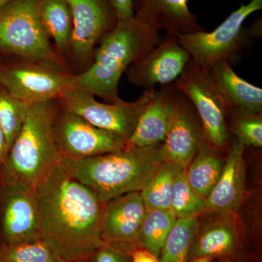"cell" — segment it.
<instances>
[{"label": "cell", "instance_id": "6da1fadb", "mask_svg": "<svg viewBox=\"0 0 262 262\" xmlns=\"http://www.w3.org/2000/svg\"><path fill=\"white\" fill-rule=\"evenodd\" d=\"M40 239L64 262H83L106 244L101 233L104 203L61 163L35 189Z\"/></svg>", "mask_w": 262, "mask_h": 262}, {"label": "cell", "instance_id": "7a4b0ae2", "mask_svg": "<svg viewBox=\"0 0 262 262\" xmlns=\"http://www.w3.org/2000/svg\"><path fill=\"white\" fill-rule=\"evenodd\" d=\"M160 41L159 32L135 17L118 20L100 40L92 63L82 72L72 74V88L84 90L108 103L120 101L119 83L122 76Z\"/></svg>", "mask_w": 262, "mask_h": 262}, {"label": "cell", "instance_id": "3957f363", "mask_svg": "<svg viewBox=\"0 0 262 262\" xmlns=\"http://www.w3.org/2000/svg\"><path fill=\"white\" fill-rule=\"evenodd\" d=\"M160 145H128L82 159L62 158L60 163L76 180L105 203L127 193L141 192L165 162Z\"/></svg>", "mask_w": 262, "mask_h": 262}, {"label": "cell", "instance_id": "277c9868", "mask_svg": "<svg viewBox=\"0 0 262 262\" xmlns=\"http://www.w3.org/2000/svg\"><path fill=\"white\" fill-rule=\"evenodd\" d=\"M57 100L30 104L27 119L8 152L0 182L35 189L61 162L53 130Z\"/></svg>", "mask_w": 262, "mask_h": 262}, {"label": "cell", "instance_id": "5b68a950", "mask_svg": "<svg viewBox=\"0 0 262 262\" xmlns=\"http://www.w3.org/2000/svg\"><path fill=\"white\" fill-rule=\"evenodd\" d=\"M39 0H10L0 10V56L67 70L43 27Z\"/></svg>", "mask_w": 262, "mask_h": 262}, {"label": "cell", "instance_id": "8992f818", "mask_svg": "<svg viewBox=\"0 0 262 262\" xmlns=\"http://www.w3.org/2000/svg\"><path fill=\"white\" fill-rule=\"evenodd\" d=\"M173 85L192 102L206 140L214 148L225 147L229 141L227 117L233 110L215 85L208 69L190 59Z\"/></svg>", "mask_w": 262, "mask_h": 262}, {"label": "cell", "instance_id": "52a82bcc", "mask_svg": "<svg viewBox=\"0 0 262 262\" xmlns=\"http://www.w3.org/2000/svg\"><path fill=\"white\" fill-rule=\"evenodd\" d=\"M261 8L262 0H251L247 5H241L211 32L204 31L175 37L196 64L206 69L220 61L230 64L248 41L249 33L244 27L245 20Z\"/></svg>", "mask_w": 262, "mask_h": 262}, {"label": "cell", "instance_id": "ba28073f", "mask_svg": "<svg viewBox=\"0 0 262 262\" xmlns=\"http://www.w3.org/2000/svg\"><path fill=\"white\" fill-rule=\"evenodd\" d=\"M155 90H145L144 94L133 102L120 100L115 103H104L99 102L94 94L88 91L70 88L57 101L62 110L79 115L95 126L116 134L127 141Z\"/></svg>", "mask_w": 262, "mask_h": 262}, {"label": "cell", "instance_id": "9c48e42d", "mask_svg": "<svg viewBox=\"0 0 262 262\" xmlns=\"http://www.w3.org/2000/svg\"><path fill=\"white\" fill-rule=\"evenodd\" d=\"M72 74L43 63L0 59V84L28 104L57 100L72 88Z\"/></svg>", "mask_w": 262, "mask_h": 262}, {"label": "cell", "instance_id": "30bf717a", "mask_svg": "<svg viewBox=\"0 0 262 262\" xmlns=\"http://www.w3.org/2000/svg\"><path fill=\"white\" fill-rule=\"evenodd\" d=\"M61 158L82 159L116 151L127 145L122 136L95 126L59 107L53 125Z\"/></svg>", "mask_w": 262, "mask_h": 262}, {"label": "cell", "instance_id": "8fae6325", "mask_svg": "<svg viewBox=\"0 0 262 262\" xmlns=\"http://www.w3.org/2000/svg\"><path fill=\"white\" fill-rule=\"evenodd\" d=\"M65 1L70 5L73 18L69 59L85 70L92 63L96 46L116 26L118 18L106 0Z\"/></svg>", "mask_w": 262, "mask_h": 262}, {"label": "cell", "instance_id": "7c38bea8", "mask_svg": "<svg viewBox=\"0 0 262 262\" xmlns=\"http://www.w3.org/2000/svg\"><path fill=\"white\" fill-rule=\"evenodd\" d=\"M40 239L35 190L0 182V247Z\"/></svg>", "mask_w": 262, "mask_h": 262}, {"label": "cell", "instance_id": "4fadbf2b", "mask_svg": "<svg viewBox=\"0 0 262 262\" xmlns=\"http://www.w3.org/2000/svg\"><path fill=\"white\" fill-rule=\"evenodd\" d=\"M167 34L165 39L127 69L125 74L129 82L149 90L156 84L173 83L182 75L191 57L175 35Z\"/></svg>", "mask_w": 262, "mask_h": 262}, {"label": "cell", "instance_id": "5bb4252c", "mask_svg": "<svg viewBox=\"0 0 262 262\" xmlns=\"http://www.w3.org/2000/svg\"><path fill=\"white\" fill-rule=\"evenodd\" d=\"M198 117L190 100L177 89L173 120L165 140L160 145V153L165 162L186 169L194 159L206 139Z\"/></svg>", "mask_w": 262, "mask_h": 262}, {"label": "cell", "instance_id": "9a60e30c", "mask_svg": "<svg viewBox=\"0 0 262 262\" xmlns=\"http://www.w3.org/2000/svg\"><path fill=\"white\" fill-rule=\"evenodd\" d=\"M177 89L173 83L155 90L151 99L138 119L128 145L146 147L161 144L165 140L173 120Z\"/></svg>", "mask_w": 262, "mask_h": 262}, {"label": "cell", "instance_id": "2e32d148", "mask_svg": "<svg viewBox=\"0 0 262 262\" xmlns=\"http://www.w3.org/2000/svg\"><path fill=\"white\" fill-rule=\"evenodd\" d=\"M146 213L140 192L127 193L104 203L101 233L107 244H134Z\"/></svg>", "mask_w": 262, "mask_h": 262}, {"label": "cell", "instance_id": "e0dca14e", "mask_svg": "<svg viewBox=\"0 0 262 262\" xmlns=\"http://www.w3.org/2000/svg\"><path fill=\"white\" fill-rule=\"evenodd\" d=\"M189 0H133L134 17L151 29L168 34L204 32L196 15L188 8Z\"/></svg>", "mask_w": 262, "mask_h": 262}, {"label": "cell", "instance_id": "ac0fdd59", "mask_svg": "<svg viewBox=\"0 0 262 262\" xmlns=\"http://www.w3.org/2000/svg\"><path fill=\"white\" fill-rule=\"evenodd\" d=\"M244 144L234 137L220 178L206 199L207 210L226 214L236 211L245 193Z\"/></svg>", "mask_w": 262, "mask_h": 262}, {"label": "cell", "instance_id": "d6986e66", "mask_svg": "<svg viewBox=\"0 0 262 262\" xmlns=\"http://www.w3.org/2000/svg\"><path fill=\"white\" fill-rule=\"evenodd\" d=\"M208 70L232 110L241 108L262 113L261 89L239 77L227 62H218Z\"/></svg>", "mask_w": 262, "mask_h": 262}, {"label": "cell", "instance_id": "ffe728a7", "mask_svg": "<svg viewBox=\"0 0 262 262\" xmlns=\"http://www.w3.org/2000/svg\"><path fill=\"white\" fill-rule=\"evenodd\" d=\"M38 12L50 39L55 42L58 54L66 62L70 58L73 33V18L65 0H39Z\"/></svg>", "mask_w": 262, "mask_h": 262}, {"label": "cell", "instance_id": "44dd1931", "mask_svg": "<svg viewBox=\"0 0 262 262\" xmlns=\"http://www.w3.org/2000/svg\"><path fill=\"white\" fill-rule=\"evenodd\" d=\"M214 149L205 139L194 159L185 169L189 186L206 200L218 182L225 165Z\"/></svg>", "mask_w": 262, "mask_h": 262}, {"label": "cell", "instance_id": "7402d4cb", "mask_svg": "<svg viewBox=\"0 0 262 262\" xmlns=\"http://www.w3.org/2000/svg\"><path fill=\"white\" fill-rule=\"evenodd\" d=\"M237 237L233 225L227 221L215 222L196 234L189 253V260L211 256H228L235 251Z\"/></svg>", "mask_w": 262, "mask_h": 262}, {"label": "cell", "instance_id": "603a6c76", "mask_svg": "<svg viewBox=\"0 0 262 262\" xmlns=\"http://www.w3.org/2000/svg\"><path fill=\"white\" fill-rule=\"evenodd\" d=\"M177 220L170 209L146 211L134 245L159 258L165 239Z\"/></svg>", "mask_w": 262, "mask_h": 262}, {"label": "cell", "instance_id": "cb8c5ba5", "mask_svg": "<svg viewBox=\"0 0 262 262\" xmlns=\"http://www.w3.org/2000/svg\"><path fill=\"white\" fill-rule=\"evenodd\" d=\"M199 231L196 217L178 219L165 239L160 262H188L191 248Z\"/></svg>", "mask_w": 262, "mask_h": 262}, {"label": "cell", "instance_id": "d4e9b609", "mask_svg": "<svg viewBox=\"0 0 262 262\" xmlns=\"http://www.w3.org/2000/svg\"><path fill=\"white\" fill-rule=\"evenodd\" d=\"M182 170L185 169L170 162H164L162 164L140 192L146 211L170 209L174 181Z\"/></svg>", "mask_w": 262, "mask_h": 262}, {"label": "cell", "instance_id": "484cf974", "mask_svg": "<svg viewBox=\"0 0 262 262\" xmlns=\"http://www.w3.org/2000/svg\"><path fill=\"white\" fill-rule=\"evenodd\" d=\"M30 104L15 98L0 84V127L8 149L18 136L27 119Z\"/></svg>", "mask_w": 262, "mask_h": 262}, {"label": "cell", "instance_id": "4316f807", "mask_svg": "<svg viewBox=\"0 0 262 262\" xmlns=\"http://www.w3.org/2000/svg\"><path fill=\"white\" fill-rule=\"evenodd\" d=\"M170 210L177 220L193 218L207 210L206 200L196 194L189 186L185 170H182L174 181Z\"/></svg>", "mask_w": 262, "mask_h": 262}, {"label": "cell", "instance_id": "83f0119b", "mask_svg": "<svg viewBox=\"0 0 262 262\" xmlns=\"http://www.w3.org/2000/svg\"><path fill=\"white\" fill-rule=\"evenodd\" d=\"M0 262H64L41 239L0 247Z\"/></svg>", "mask_w": 262, "mask_h": 262}, {"label": "cell", "instance_id": "f1b7e54d", "mask_svg": "<svg viewBox=\"0 0 262 262\" xmlns=\"http://www.w3.org/2000/svg\"><path fill=\"white\" fill-rule=\"evenodd\" d=\"M232 116V132L244 146L261 147V114L248 110L234 108Z\"/></svg>", "mask_w": 262, "mask_h": 262}, {"label": "cell", "instance_id": "f546056e", "mask_svg": "<svg viewBox=\"0 0 262 262\" xmlns=\"http://www.w3.org/2000/svg\"><path fill=\"white\" fill-rule=\"evenodd\" d=\"M92 262H132L131 253L120 249L116 244H103L93 253Z\"/></svg>", "mask_w": 262, "mask_h": 262}, {"label": "cell", "instance_id": "4dcf8cb0", "mask_svg": "<svg viewBox=\"0 0 262 262\" xmlns=\"http://www.w3.org/2000/svg\"><path fill=\"white\" fill-rule=\"evenodd\" d=\"M115 10L118 20H126L134 18L133 0H106Z\"/></svg>", "mask_w": 262, "mask_h": 262}, {"label": "cell", "instance_id": "1f68e13d", "mask_svg": "<svg viewBox=\"0 0 262 262\" xmlns=\"http://www.w3.org/2000/svg\"><path fill=\"white\" fill-rule=\"evenodd\" d=\"M132 262H160L159 258L155 257L149 251L141 248H136L131 252Z\"/></svg>", "mask_w": 262, "mask_h": 262}, {"label": "cell", "instance_id": "d6a6232c", "mask_svg": "<svg viewBox=\"0 0 262 262\" xmlns=\"http://www.w3.org/2000/svg\"><path fill=\"white\" fill-rule=\"evenodd\" d=\"M8 144H7L6 139L4 133L0 127V173L4 168L5 164L6 163L7 158H8Z\"/></svg>", "mask_w": 262, "mask_h": 262}, {"label": "cell", "instance_id": "836d02e7", "mask_svg": "<svg viewBox=\"0 0 262 262\" xmlns=\"http://www.w3.org/2000/svg\"><path fill=\"white\" fill-rule=\"evenodd\" d=\"M213 258L211 256H203V257L196 258L192 262H212Z\"/></svg>", "mask_w": 262, "mask_h": 262}, {"label": "cell", "instance_id": "e575fe53", "mask_svg": "<svg viewBox=\"0 0 262 262\" xmlns=\"http://www.w3.org/2000/svg\"><path fill=\"white\" fill-rule=\"evenodd\" d=\"M10 0H0V10L5 6Z\"/></svg>", "mask_w": 262, "mask_h": 262}]
</instances>
